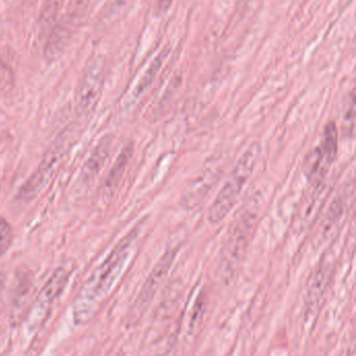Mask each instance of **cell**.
<instances>
[{
    "instance_id": "cell-6",
    "label": "cell",
    "mask_w": 356,
    "mask_h": 356,
    "mask_svg": "<svg viewBox=\"0 0 356 356\" xmlns=\"http://www.w3.org/2000/svg\"><path fill=\"white\" fill-rule=\"evenodd\" d=\"M70 279V272L65 268H59L54 272L51 278L45 283L39 295L35 300L34 306L30 314V323L32 326H37L42 320V316L53 305L54 302L63 293L64 289Z\"/></svg>"
},
{
    "instance_id": "cell-13",
    "label": "cell",
    "mask_w": 356,
    "mask_h": 356,
    "mask_svg": "<svg viewBox=\"0 0 356 356\" xmlns=\"http://www.w3.org/2000/svg\"><path fill=\"white\" fill-rule=\"evenodd\" d=\"M168 51H163L159 56H158L157 59H155V61L151 64L147 72H145L143 78L141 79L140 83L138 84V88H137L136 93L137 95H141L143 91L145 90L147 86H149L152 81H153L154 76L157 74L158 70L161 67L162 63H163V60L165 59L166 55H168Z\"/></svg>"
},
{
    "instance_id": "cell-11",
    "label": "cell",
    "mask_w": 356,
    "mask_h": 356,
    "mask_svg": "<svg viewBox=\"0 0 356 356\" xmlns=\"http://www.w3.org/2000/svg\"><path fill=\"white\" fill-rule=\"evenodd\" d=\"M321 152L329 163H332L337 154V130L334 122L327 124L324 131V139L320 147Z\"/></svg>"
},
{
    "instance_id": "cell-14",
    "label": "cell",
    "mask_w": 356,
    "mask_h": 356,
    "mask_svg": "<svg viewBox=\"0 0 356 356\" xmlns=\"http://www.w3.org/2000/svg\"><path fill=\"white\" fill-rule=\"evenodd\" d=\"M89 3H90V0H70L66 11H67V13H70V15L82 19L85 12H86L87 7H88Z\"/></svg>"
},
{
    "instance_id": "cell-15",
    "label": "cell",
    "mask_w": 356,
    "mask_h": 356,
    "mask_svg": "<svg viewBox=\"0 0 356 356\" xmlns=\"http://www.w3.org/2000/svg\"><path fill=\"white\" fill-rule=\"evenodd\" d=\"M172 0H158L157 8L158 11L166 12L168 9H170V6H172Z\"/></svg>"
},
{
    "instance_id": "cell-2",
    "label": "cell",
    "mask_w": 356,
    "mask_h": 356,
    "mask_svg": "<svg viewBox=\"0 0 356 356\" xmlns=\"http://www.w3.org/2000/svg\"><path fill=\"white\" fill-rule=\"evenodd\" d=\"M259 147L254 145L241 156V159L237 162L230 177L227 179L226 183L218 191L216 200L208 210V220L211 224H218L222 222L234 207L243 186L253 174L254 168L259 158Z\"/></svg>"
},
{
    "instance_id": "cell-8",
    "label": "cell",
    "mask_w": 356,
    "mask_h": 356,
    "mask_svg": "<svg viewBox=\"0 0 356 356\" xmlns=\"http://www.w3.org/2000/svg\"><path fill=\"white\" fill-rule=\"evenodd\" d=\"M330 270L326 264H321L310 280L307 291V306L312 312L318 307L321 298L324 296L328 283Z\"/></svg>"
},
{
    "instance_id": "cell-10",
    "label": "cell",
    "mask_w": 356,
    "mask_h": 356,
    "mask_svg": "<svg viewBox=\"0 0 356 356\" xmlns=\"http://www.w3.org/2000/svg\"><path fill=\"white\" fill-rule=\"evenodd\" d=\"M132 153L133 149L131 145H128V147L122 149V153L120 154L118 159H116L113 168L110 170L107 179H106V186L108 188L110 189L112 187H115L118 183L120 182L122 175H124V170H126L127 165H128L129 161H130L131 157H132Z\"/></svg>"
},
{
    "instance_id": "cell-3",
    "label": "cell",
    "mask_w": 356,
    "mask_h": 356,
    "mask_svg": "<svg viewBox=\"0 0 356 356\" xmlns=\"http://www.w3.org/2000/svg\"><path fill=\"white\" fill-rule=\"evenodd\" d=\"M72 137V132L66 131L54 143L53 147L47 152L44 159L41 162L36 172L32 175V177L20 188L19 193H18V199L24 202L32 201L49 184L56 168H58V165L63 160Z\"/></svg>"
},
{
    "instance_id": "cell-9",
    "label": "cell",
    "mask_w": 356,
    "mask_h": 356,
    "mask_svg": "<svg viewBox=\"0 0 356 356\" xmlns=\"http://www.w3.org/2000/svg\"><path fill=\"white\" fill-rule=\"evenodd\" d=\"M63 0H45L38 20V32L41 38L47 39L57 24L61 13Z\"/></svg>"
},
{
    "instance_id": "cell-12",
    "label": "cell",
    "mask_w": 356,
    "mask_h": 356,
    "mask_svg": "<svg viewBox=\"0 0 356 356\" xmlns=\"http://www.w3.org/2000/svg\"><path fill=\"white\" fill-rule=\"evenodd\" d=\"M13 238V228L5 218L0 216V258L9 251Z\"/></svg>"
},
{
    "instance_id": "cell-5",
    "label": "cell",
    "mask_w": 356,
    "mask_h": 356,
    "mask_svg": "<svg viewBox=\"0 0 356 356\" xmlns=\"http://www.w3.org/2000/svg\"><path fill=\"white\" fill-rule=\"evenodd\" d=\"M255 222V213H251L249 210L241 212V216H238L237 222H234L229 232L226 247L222 252V270L231 272L239 261L241 251L248 245L250 233L253 231Z\"/></svg>"
},
{
    "instance_id": "cell-4",
    "label": "cell",
    "mask_w": 356,
    "mask_h": 356,
    "mask_svg": "<svg viewBox=\"0 0 356 356\" xmlns=\"http://www.w3.org/2000/svg\"><path fill=\"white\" fill-rule=\"evenodd\" d=\"M179 249H180V245L175 243H170L166 248L165 252L152 270L149 276L147 277L145 285L135 301L134 307H133V318L143 316V312L149 307V304L153 301L156 291L159 289L165 277L168 276V272L176 259Z\"/></svg>"
},
{
    "instance_id": "cell-1",
    "label": "cell",
    "mask_w": 356,
    "mask_h": 356,
    "mask_svg": "<svg viewBox=\"0 0 356 356\" xmlns=\"http://www.w3.org/2000/svg\"><path fill=\"white\" fill-rule=\"evenodd\" d=\"M141 229L143 222L120 239L111 253L93 270L91 276L83 284L74 300V320L76 324L82 325L88 322L102 302L109 295L126 268Z\"/></svg>"
},
{
    "instance_id": "cell-7",
    "label": "cell",
    "mask_w": 356,
    "mask_h": 356,
    "mask_svg": "<svg viewBox=\"0 0 356 356\" xmlns=\"http://www.w3.org/2000/svg\"><path fill=\"white\" fill-rule=\"evenodd\" d=\"M101 76L97 70V61L92 62L90 67L85 72L76 91L78 107L82 111H87L92 107L93 104L97 103L102 85Z\"/></svg>"
}]
</instances>
